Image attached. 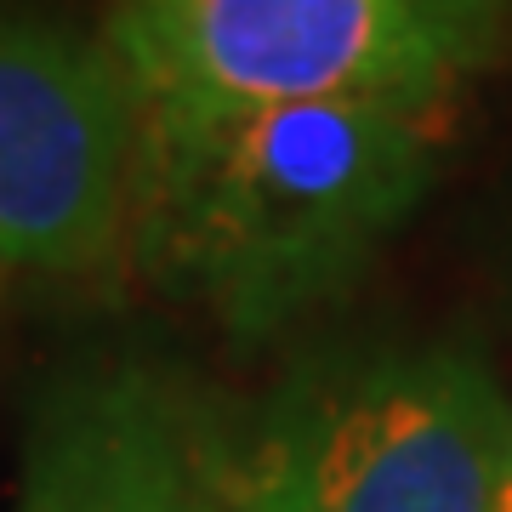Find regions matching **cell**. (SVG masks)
<instances>
[{
  "label": "cell",
  "instance_id": "obj_1",
  "mask_svg": "<svg viewBox=\"0 0 512 512\" xmlns=\"http://www.w3.org/2000/svg\"><path fill=\"white\" fill-rule=\"evenodd\" d=\"M433 171V114L387 103L143 114L126 256L171 302L262 342L348 291Z\"/></svg>",
  "mask_w": 512,
  "mask_h": 512
},
{
  "label": "cell",
  "instance_id": "obj_2",
  "mask_svg": "<svg viewBox=\"0 0 512 512\" xmlns=\"http://www.w3.org/2000/svg\"><path fill=\"white\" fill-rule=\"evenodd\" d=\"M512 404L461 342H365L228 410L234 512H495Z\"/></svg>",
  "mask_w": 512,
  "mask_h": 512
},
{
  "label": "cell",
  "instance_id": "obj_3",
  "mask_svg": "<svg viewBox=\"0 0 512 512\" xmlns=\"http://www.w3.org/2000/svg\"><path fill=\"white\" fill-rule=\"evenodd\" d=\"M512 0H109L143 114L387 103L439 114L501 52Z\"/></svg>",
  "mask_w": 512,
  "mask_h": 512
},
{
  "label": "cell",
  "instance_id": "obj_4",
  "mask_svg": "<svg viewBox=\"0 0 512 512\" xmlns=\"http://www.w3.org/2000/svg\"><path fill=\"white\" fill-rule=\"evenodd\" d=\"M143 103L103 40L0 12V268L103 274L126 251Z\"/></svg>",
  "mask_w": 512,
  "mask_h": 512
},
{
  "label": "cell",
  "instance_id": "obj_5",
  "mask_svg": "<svg viewBox=\"0 0 512 512\" xmlns=\"http://www.w3.org/2000/svg\"><path fill=\"white\" fill-rule=\"evenodd\" d=\"M18 512H234L228 404L154 353H86L29 404Z\"/></svg>",
  "mask_w": 512,
  "mask_h": 512
},
{
  "label": "cell",
  "instance_id": "obj_6",
  "mask_svg": "<svg viewBox=\"0 0 512 512\" xmlns=\"http://www.w3.org/2000/svg\"><path fill=\"white\" fill-rule=\"evenodd\" d=\"M495 512H512V450H507V473H501V490H495Z\"/></svg>",
  "mask_w": 512,
  "mask_h": 512
}]
</instances>
